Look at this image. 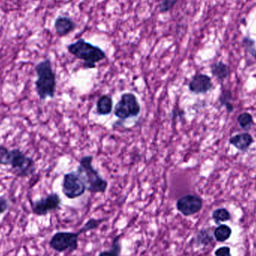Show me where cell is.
<instances>
[{
	"label": "cell",
	"mask_w": 256,
	"mask_h": 256,
	"mask_svg": "<svg viewBox=\"0 0 256 256\" xmlns=\"http://www.w3.org/2000/svg\"><path fill=\"white\" fill-rule=\"evenodd\" d=\"M37 80L34 82L36 93L40 100L54 98L56 88V76L52 70V62L46 58L36 66Z\"/></svg>",
	"instance_id": "6da1fadb"
},
{
	"label": "cell",
	"mask_w": 256,
	"mask_h": 256,
	"mask_svg": "<svg viewBox=\"0 0 256 256\" xmlns=\"http://www.w3.org/2000/svg\"><path fill=\"white\" fill-rule=\"evenodd\" d=\"M68 50L78 60L84 62V69H94L96 64L106 60V54L100 46L93 45L85 39L80 38L67 46Z\"/></svg>",
	"instance_id": "7a4b0ae2"
},
{
	"label": "cell",
	"mask_w": 256,
	"mask_h": 256,
	"mask_svg": "<svg viewBox=\"0 0 256 256\" xmlns=\"http://www.w3.org/2000/svg\"><path fill=\"white\" fill-rule=\"evenodd\" d=\"M92 155L84 156L80 160L76 172L80 174L84 182L86 184L87 191L91 194H102L106 192L108 188V180L102 177L99 172L93 166Z\"/></svg>",
	"instance_id": "3957f363"
},
{
	"label": "cell",
	"mask_w": 256,
	"mask_h": 256,
	"mask_svg": "<svg viewBox=\"0 0 256 256\" xmlns=\"http://www.w3.org/2000/svg\"><path fill=\"white\" fill-rule=\"evenodd\" d=\"M141 112V105L136 96L131 92L122 94L114 108V116L118 120H127L136 118Z\"/></svg>",
	"instance_id": "277c9868"
},
{
	"label": "cell",
	"mask_w": 256,
	"mask_h": 256,
	"mask_svg": "<svg viewBox=\"0 0 256 256\" xmlns=\"http://www.w3.org/2000/svg\"><path fill=\"white\" fill-rule=\"evenodd\" d=\"M82 234V232L80 230L78 232H58L51 238L49 243L51 249L60 254L66 251H70V252H74L78 249L79 237Z\"/></svg>",
	"instance_id": "5b68a950"
},
{
	"label": "cell",
	"mask_w": 256,
	"mask_h": 256,
	"mask_svg": "<svg viewBox=\"0 0 256 256\" xmlns=\"http://www.w3.org/2000/svg\"><path fill=\"white\" fill-rule=\"evenodd\" d=\"M10 166L12 172L18 177H27L36 171L34 160L26 156L18 148L10 150Z\"/></svg>",
	"instance_id": "8992f818"
},
{
	"label": "cell",
	"mask_w": 256,
	"mask_h": 256,
	"mask_svg": "<svg viewBox=\"0 0 256 256\" xmlns=\"http://www.w3.org/2000/svg\"><path fill=\"white\" fill-rule=\"evenodd\" d=\"M62 188L63 194L69 200L79 198L87 191L86 184L76 171L64 174Z\"/></svg>",
	"instance_id": "52a82bcc"
},
{
	"label": "cell",
	"mask_w": 256,
	"mask_h": 256,
	"mask_svg": "<svg viewBox=\"0 0 256 256\" xmlns=\"http://www.w3.org/2000/svg\"><path fill=\"white\" fill-rule=\"evenodd\" d=\"M62 200L56 192H52L44 198L32 202V210L37 216H46L48 214L60 208Z\"/></svg>",
	"instance_id": "ba28073f"
},
{
	"label": "cell",
	"mask_w": 256,
	"mask_h": 256,
	"mask_svg": "<svg viewBox=\"0 0 256 256\" xmlns=\"http://www.w3.org/2000/svg\"><path fill=\"white\" fill-rule=\"evenodd\" d=\"M203 201L201 197L192 194L184 196L177 200L176 209L184 216L196 214L202 209Z\"/></svg>",
	"instance_id": "9c48e42d"
},
{
	"label": "cell",
	"mask_w": 256,
	"mask_h": 256,
	"mask_svg": "<svg viewBox=\"0 0 256 256\" xmlns=\"http://www.w3.org/2000/svg\"><path fill=\"white\" fill-rule=\"evenodd\" d=\"M212 78L204 74H197L190 81L188 88L191 92L196 94H206L213 88Z\"/></svg>",
	"instance_id": "30bf717a"
},
{
	"label": "cell",
	"mask_w": 256,
	"mask_h": 256,
	"mask_svg": "<svg viewBox=\"0 0 256 256\" xmlns=\"http://www.w3.org/2000/svg\"><path fill=\"white\" fill-rule=\"evenodd\" d=\"M54 28L60 37H64L74 31L76 24L69 16H60L54 22Z\"/></svg>",
	"instance_id": "8fae6325"
},
{
	"label": "cell",
	"mask_w": 256,
	"mask_h": 256,
	"mask_svg": "<svg viewBox=\"0 0 256 256\" xmlns=\"http://www.w3.org/2000/svg\"><path fill=\"white\" fill-rule=\"evenodd\" d=\"M254 140L252 136L248 132H242L231 137L230 140V144H232L238 150L245 152L248 150L254 143Z\"/></svg>",
	"instance_id": "7c38bea8"
},
{
	"label": "cell",
	"mask_w": 256,
	"mask_h": 256,
	"mask_svg": "<svg viewBox=\"0 0 256 256\" xmlns=\"http://www.w3.org/2000/svg\"><path fill=\"white\" fill-rule=\"evenodd\" d=\"M114 110V100L111 96L108 94H103L99 98L96 104V112L99 116L110 115Z\"/></svg>",
	"instance_id": "4fadbf2b"
},
{
	"label": "cell",
	"mask_w": 256,
	"mask_h": 256,
	"mask_svg": "<svg viewBox=\"0 0 256 256\" xmlns=\"http://www.w3.org/2000/svg\"><path fill=\"white\" fill-rule=\"evenodd\" d=\"M210 72L220 82H224L230 76L231 69L228 64H226L224 62L220 61L213 63L210 66Z\"/></svg>",
	"instance_id": "5bb4252c"
},
{
	"label": "cell",
	"mask_w": 256,
	"mask_h": 256,
	"mask_svg": "<svg viewBox=\"0 0 256 256\" xmlns=\"http://www.w3.org/2000/svg\"><path fill=\"white\" fill-rule=\"evenodd\" d=\"M233 100L232 94L230 90L222 87L220 96L219 98L220 104L221 106H224L228 111V114H231L234 111V105L232 103Z\"/></svg>",
	"instance_id": "9a60e30c"
},
{
	"label": "cell",
	"mask_w": 256,
	"mask_h": 256,
	"mask_svg": "<svg viewBox=\"0 0 256 256\" xmlns=\"http://www.w3.org/2000/svg\"><path fill=\"white\" fill-rule=\"evenodd\" d=\"M122 234H118L112 242V248L110 250L102 251L98 254V256H120L122 254L121 244Z\"/></svg>",
	"instance_id": "2e32d148"
},
{
	"label": "cell",
	"mask_w": 256,
	"mask_h": 256,
	"mask_svg": "<svg viewBox=\"0 0 256 256\" xmlns=\"http://www.w3.org/2000/svg\"><path fill=\"white\" fill-rule=\"evenodd\" d=\"M238 122L242 129L250 131L254 126V117L249 112H243L240 114L237 118Z\"/></svg>",
	"instance_id": "e0dca14e"
},
{
	"label": "cell",
	"mask_w": 256,
	"mask_h": 256,
	"mask_svg": "<svg viewBox=\"0 0 256 256\" xmlns=\"http://www.w3.org/2000/svg\"><path fill=\"white\" fill-rule=\"evenodd\" d=\"M215 238L218 242H225L230 238L232 234V230L226 225H220L214 230Z\"/></svg>",
	"instance_id": "ac0fdd59"
},
{
	"label": "cell",
	"mask_w": 256,
	"mask_h": 256,
	"mask_svg": "<svg viewBox=\"0 0 256 256\" xmlns=\"http://www.w3.org/2000/svg\"><path fill=\"white\" fill-rule=\"evenodd\" d=\"M212 218L216 224L226 222L231 219L230 212L226 208H218L212 213Z\"/></svg>",
	"instance_id": "d6986e66"
},
{
	"label": "cell",
	"mask_w": 256,
	"mask_h": 256,
	"mask_svg": "<svg viewBox=\"0 0 256 256\" xmlns=\"http://www.w3.org/2000/svg\"><path fill=\"white\" fill-rule=\"evenodd\" d=\"M105 219H96V218H91L88 220L87 222L81 227L80 230L82 233H86L88 232L93 231L97 230L100 225L104 222Z\"/></svg>",
	"instance_id": "ffe728a7"
},
{
	"label": "cell",
	"mask_w": 256,
	"mask_h": 256,
	"mask_svg": "<svg viewBox=\"0 0 256 256\" xmlns=\"http://www.w3.org/2000/svg\"><path fill=\"white\" fill-rule=\"evenodd\" d=\"M212 238L210 234H209L207 230H202L198 232L196 237V244L198 245H208L212 242Z\"/></svg>",
	"instance_id": "44dd1931"
},
{
	"label": "cell",
	"mask_w": 256,
	"mask_h": 256,
	"mask_svg": "<svg viewBox=\"0 0 256 256\" xmlns=\"http://www.w3.org/2000/svg\"><path fill=\"white\" fill-rule=\"evenodd\" d=\"M10 162V150L3 146H0V165L8 166Z\"/></svg>",
	"instance_id": "7402d4cb"
},
{
	"label": "cell",
	"mask_w": 256,
	"mask_h": 256,
	"mask_svg": "<svg viewBox=\"0 0 256 256\" xmlns=\"http://www.w3.org/2000/svg\"><path fill=\"white\" fill-rule=\"evenodd\" d=\"M178 0H160L158 8L160 13H166L176 6Z\"/></svg>",
	"instance_id": "603a6c76"
},
{
	"label": "cell",
	"mask_w": 256,
	"mask_h": 256,
	"mask_svg": "<svg viewBox=\"0 0 256 256\" xmlns=\"http://www.w3.org/2000/svg\"><path fill=\"white\" fill-rule=\"evenodd\" d=\"M244 44L246 48V50L254 57L256 60V48L255 40H252L250 37H245L243 40Z\"/></svg>",
	"instance_id": "cb8c5ba5"
},
{
	"label": "cell",
	"mask_w": 256,
	"mask_h": 256,
	"mask_svg": "<svg viewBox=\"0 0 256 256\" xmlns=\"http://www.w3.org/2000/svg\"><path fill=\"white\" fill-rule=\"evenodd\" d=\"M9 206L10 204L7 198H4V196H0V214H2L4 212H7Z\"/></svg>",
	"instance_id": "d4e9b609"
},
{
	"label": "cell",
	"mask_w": 256,
	"mask_h": 256,
	"mask_svg": "<svg viewBox=\"0 0 256 256\" xmlns=\"http://www.w3.org/2000/svg\"><path fill=\"white\" fill-rule=\"evenodd\" d=\"M215 256H231V250L228 246H222L216 250Z\"/></svg>",
	"instance_id": "484cf974"
},
{
	"label": "cell",
	"mask_w": 256,
	"mask_h": 256,
	"mask_svg": "<svg viewBox=\"0 0 256 256\" xmlns=\"http://www.w3.org/2000/svg\"><path fill=\"white\" fill-rule=\"evenodd\" d=\"M184 116V112L182 110L179 109L178 108H176V109H174L172 112V120H177L178 118H182Z\"/></svg>",
	"instance_id": "4316f807"
}]
</instances>
